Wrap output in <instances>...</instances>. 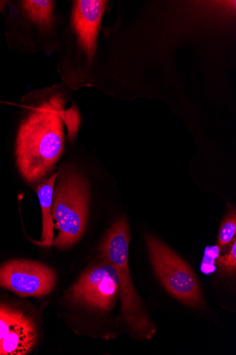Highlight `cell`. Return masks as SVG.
Masks as SVG:
<instances>
[{
  "label": "cell",
  "mask_w": 236,
  "mask_h": 355,
  "mask_svg": "<svg viewBox=\"0 0 236 355\" xmlns=\"http://www.w3.org/2000/svg\"><path fill=\"white\" fill-rule=\"evenodd\" d=\"M145 241L154 270L167 291L188 306L204 309L199 282L188 265L155 237L147 234Z\"/></svg>",
  "instance_id": "277c9868"
},
{
  "label": "cell",
  "mask_w": 236,
  "mask_h": 355,
  "mask_svg": "<svg viewBox=\"0 0 236 355\" xmlns=\"http://www.w3.org/2000/svg\"><path fill=\"white\" fill-rule=\"evenodd\" d=\"M36 322L25 313L0 304V355H25L37 345Z\"/></svg>",
  "instance_id": "52a82bcc"
},
{
  "label": "cell",
  "mask_w": 236,
  "mask_h": 355,
  "mask_svg": "<svg viewBox=\"0 0 236 355\" xmlns=\"http://www.w3.org/2000/svg\"><path fill=\"white\" fill-rule=\"evenodd\" d=\"M218 266L229 274L235 272L236 269V241L233 240V245L229 252L224 256L219 257Z\"/></svg>",
  "instance_id": "8fae6325"
},
{
  "label": "cell",
  "mask_w": 236,
  "mask_h": 355,
  "mask_svg": "<svg viewBox=\"0 0 236 355\" xmlns=\"http://www.w3.org/2000/svg\"><path fill=\"white\" fill-rule=\"evenodd\" d=\"M19 3L23 17L35 27L42 42L47 37H53L57 25L55 2L27 0Z\"/></svg>",
  "instance_id": "ba28073f"
},
{
  "label": "cell",
  "mask_w": 236,
  "mask_h": 355,
  "mask_svg": "<svg viewBox=\"0 0 236 355\" xmlns=\"http://www.w3.org/2000/svg\"><path fill=\"white\" fill-rule=\"evenodd\" d=\"M236 215L235 211H231L221 224L219 234L218 246L223 249L235 239Z\"/></svg>",
  "instance_id": "30bf717a"
},
{
  "label": "cell",
  "mask_w": 236,
  "mask_h": 355,
  "mask_svg": "<svg viewBox=\"0 0 236 355\" xmlns=\"http://www.w3.org/2000/svg\"><path fill=\"white\" fill-rule=\"evenodd\" d=\"M92 266L80 277L69 293V300L94 310L107 312L120 296V280L116 270L107 261Z\"/></svg>",
  "instance_id": "5b68a950"
},
{
  "label": "cell",
  "mask_w": 236,
  "mask_h": 355,
  "mask_svg": "<svg viewBox=\"0 0 236 355\" xmlns=\"http://www.w3.org/2000/svg\"><path fill=\"white\" fill-rule=\"evenodd\" d=\"M28 110L20 123L15 144L17 168L29 184L44 180L55 168L63 153L64 125L71 141L80 125L76 107L66 109L62 84L30 92Z\"/></svg>",
  "instance_id": "6da1fadb"
},
{
  "label": "cell",
  "mask_w": 236,
  "mask_h": 355,
  "mask_svg": "<svg viewBox=\"0 0 236 355\" xmlns=\"http://www.w3.org/2000/svg\"><path fill=\"white\" fill-rule=\"evenodd\" d=\"M90 190L85 178L75 167L58 171L53 195L51 213L57 235L52 246L69 249L84 235L89 217Z\"/></svg>",
  "instance_id": "7a4b0ae2"
},
{
  "label": "cell",
  "mask_w": 236,
  "mask_h": 355,
  "mask_svg": "<svg viewBox=\"0 0 236 355\" xmlns=\"http://www.w3.org/2000/svg\"><path fill=\"white\" fill-rule=\"evenodd\" d=\"M57 281L55 272L39 262L12 260L0 266V287L21 297L49 295Z\"/></svg>",
  "instance_id": "8992f818"
},
{
  "label": "cell",
  "mask_w": 236,
  "mask_h": 355,
  "mask_svg": "<svg viewBox=\"0 0 236 355\" xmlns=\"http://www.w3.org/2000/svg\"><path fill=\"white\" fill-rule=\"evenodd\" d=\"M130 232L127 218H118L107 231L98 248L100 257L117 271L120 286L122 311L128 326L142 339H149L154 326L146 313L134 288L128 266Z\"/></svg>",
  "instance_id": "3957f363"
},
{
  "label": "cell",
  "mask_w": 236,
  "mask_h": 355,
  "mask_svg": "<svg viewBox=\"0 0 236 355\" xmlns=\"http://www.w3.org/2000/svg\"><path fill=\"white\" fill-rule=\"evenodd\" d=\"M58 171L53 173L48 180L39 184L36 189L39 199L42 218V244L44 246H52L54 239V223L52 217L51 207L53 201V189Z\"/></svg>",
  "instance_id": "9c48e42d"
}]
</instances>
